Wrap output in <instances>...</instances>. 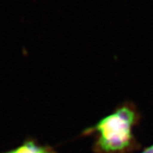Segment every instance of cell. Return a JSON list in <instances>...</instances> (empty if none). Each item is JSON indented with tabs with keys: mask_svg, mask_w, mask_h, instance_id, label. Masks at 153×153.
<instances>
[{
	"mask_svg": "<svg viewBox=\"0 0 153 153\" xmlns=\"http://www.w3.org/2000/svg\"><path fill=\"white\" fill-rule=\"evenodd\" d=\"M138 120L131 105H123L102 118L87 133L96 132L94 151L98 153H123L134 146L133 128Z\"/></svg>",
	"mask_w": 153,
	"mask_h": 153,
	"instance_id": "cell-1",
	"label": "cell"
},
{
	"mask_svg": "<svg viewBox=\"0 0 153 153\" xmlns=\"http://www.w3.org/2000/svg\"><path fill=\"white\" fill-rule=\"evenodd\" d=\"M3 153H57L55 151L49 146H44L38 145L36 141L33 140H28L27 141L10 152Z\"/></svg>",
	"mask_w": 153,
	"mask_h": 153,
	"instance_id": "cell-2",
	"label": "cell"
},
{
	"mask_svg": "<svg viewBox=\"0 0 153 153\" xmlns=\"http://www.w3.org/2000/svg\"><path fill=\"white\" fill-rule=\"evenodd\" d=\"M141 153H153V145H152L151 146H149L146 149H145Z\"/></svg>",
	"mask_w": 153,
	"mask_h": 153,
	"instance_id": "cell-3",
	"label": "cell"
}]
</instances>
